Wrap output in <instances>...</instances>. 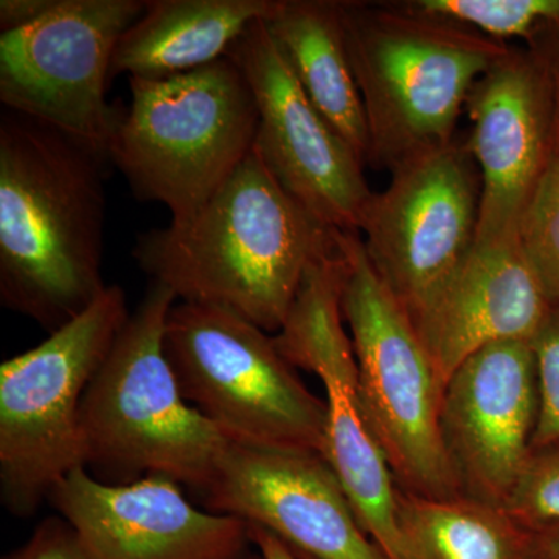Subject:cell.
Here are the masks:
<instances>
[{"mask_svg":"<svg viewBox=\"0 0 559 559\" xmlns=\"http://www.w3.org/2000/svg\"><path fill=\"white\" fill-rule=\"evenodd\" d=\"M146 5L148 0H58L39 21L0 33L3 108L108 157L119 110L106 100L114 53Z\"/></svg>","mask_w":559,"mask_h":559,"instance_id":"cell-10","label":"cell"},{"mask_svg":"<svg viewBox=\"0 0 559 559\" xmlns=\"http://www.w3.org/2000/svg\"><path fill=\"white\" fill-rule=\"evenodd\" d=\"M130 314L123 289L108 285L79 318L0 366V496L14 516H33L84 468L81 403Z\"/></svg>","mask_w":559,"mask_h":559,"instance_id":"cell-7","label":"cell"},{"mask_svg":"<svg viewBox=\"0 0 559 559\" xmlns=\"http://www.w3.org/2000/svg\"><path fill=\"white\" fill-rule=\"evenodd\" d=\"M399 559H558L559 524H533L503 506L437 499L396 487Z\"/></svg>","mask_w":559,"mask_h":559,"instance_id":"cell-19","label":"cell"},{"mask_svg":"<svg viewBox=\"0 0 559 559\" xmlns=\"http://www.w3.org/2000/svg\"><path fill=\"white\" fill-rule=\"evenodd\" d=\"M130 106L117 110L108 157L132 193L194 215L255 148L259 109L230 57L162 80L130 79Z\"/></svg>","mask_w":559,"mask_h":559,"instance_id":"cell-5","label":"cell"},{"mask_svg":"<svg viewBox=\"0 0 559 559\" xmlns=\"http://www.w3.org/2000/svg\"><path fill=\"white\" fill-rule=\"evenodd\" d=\"M559 559V558H558Z\"/></svg>","mask_w":559,"mask_h":559,"instance_id":"cell-30","label":"cell"},{"mask_svg":"<svg viewBox=\"0 0 559 559\" xmlns=\"http://www.w3.org/2000/svg\"><path fill=\"white\" fill-rule=\"evenodd\" d=\"M341 13L377 170L454 142L469 91L510 47L406 2L344 0Z\"/></svg>","mask_w":559,"mask_h":559,"instance_id":"cell-3","label":"cell"},{"mask_svg":"<svg viewBox=\"0 0 559 559\" xmlns=\"http://www.w3.org/2000/svg\"><path fill=\"white\" fill-rule=\"evenodd\" d=\"M264 22L314 108L366 165L369 128L345 43L341 2L280 0Z\"/></svg>","mask_w":559,"mask_h":559,"instance_id":"cell-20","label":"cell"},{"mask_svg":"<svg viewBox=\"0 0 559 559\" xmlns=\"http://www.w3.org/2000/svg\"><path fill=\"white\" fill-rule=\"evenodd\" d=\"M176 296L151 282L80 411L84 468L108 485L164 477L201 495L229 440L183 399L165 356Z\"/></svg>","mask_w":559,"mask_h":559,"instance_id":"cell-4","label":"cell"},{"mask_svg":"<svg viewBox=\"0 0 559 559\" xmlns=\"http://www.w3.org/2000/svg\"><path fill=\"white\" fill-rule=\"evenodd\" d=\"M212 513L271 532L314 559H389L367 535L330 463L314 452L227 443L200 495Z\"/></svg>","mask_w":559,"mask_h":559,"instance_id":"cell-14","label":"cell"},{"mask_svg":"<svg viewBox=\"0 0 559 559\" xmlns=\"http://www.w3.org/2000/svg\"><path fill=\"white\" fill-rule=\"evenodd\" d=\"M348 325L364 414L396 487L425 498L460 496L440 432L444 388L409 312L371 266L358 230H342Z\"/></svg>","mask_w":559,"mask_h":559,"instance_id":"cell-8","label":"cell"},{"mask_svg":"<svg viewBox=\"0 0 559 559\" xmlns=\"http://www.w3.org/2000/svg\"><path fill=\"white\" fill-rule=\"evenodd\" d=\"M411 9L457 22L498 43L524 39L559 21V0H412Z\"/></svg>","mask_w":559,"mask_h":559,"instance_id":"cell-21","label":"cell"},{"mask_svg":"<svg viewBox=\"0 0 559 559\" xmlns=\"http://www.w3.org/2000/svg\"><path fill=\"white\" fill-rule=\"evenodd\" d=\"M390 173L389 186L364 209L358 231L374 272L412 314L473 249L480 175L457 140Z\"/></svg>","mask_w":559,"mask_h":559,"instance_id":"cell-11","label":"cell"},{"mask_svg":"<svg viewBox=\"0 0 559 559\" xmlns=\"http://www.w3.org/2000/svg\"><path fill=\"white\" fill-rule=\"evenodd\" d=\"M249 525V524H248ZM249 536L260 555H248L242 559H299L288 544L283 543L277 536L267 530L249 525Z\"/></svg>","mask_w":559,"mask_h":559,"instance_id":"cell-28","label":"cell"},{"mask_svg":"<svg viewBox=\"0 0 559 559\" xmlns=\"http://www.w3.org/2000/svg\"><path fill=\"white\" fill-rule=\"evenodd\" d=\"M527 47L538 53L549 75L554 105L555 153L559 154V21L540 28Z\"/></svg>","mask_w":559,"mask_h":559,"instance_id":"cell-26","label":"cell"},{"mask_svg":"<svg viewBox=\"0 0 559 559\" xmlns=\"http://www.w3.org/2000/svg\"><path fill=\"white\" fill-rule=\"evenodd\" d=\"M466 142L480 175L476 242L518 238L522 213L555 153L554 105L538 53L510 46L465 103Z\"/></svg>","mask_w":559,"mask_h":559,"instance_id":"cell-15","label":"cell"},{"mask_svg":"<svg viewBox=\"0 0 559 559\" xmlns=\"http://www.w3.org/2000/svg\"><path fill=\"white\" fill-rule=\"evenodd\" d=\"M278 5L280 0H148L117 44L110 79H170L213 64Z\"/></svg>","mask_w":559,"mask_h":559,"instance_id":"cell-18","label":"cell"},{"mask_svg":"<svg viewBox=\"0 0 559 559\" xmlns=\"http://www.w3.org/2000/svg\"><path fill=\"white\" fill-rule=\"evenodd\" d=\"M538 366L539 415L533 450L559 443V305L532 342Z\"/></svg>","mask_w":559,"mask_h":559,"instance_id":"cell-24","label":"cell"},{"mask_svg":"<svg viewBox=\"0 0 559 559\" xmlns=\"http://www.w3.org/2000/svg\"><path fill=\"white\" fill-rule=\"evenodd\" d=\"M50 506L79 533L87 559H242L249 525L198 509L179 484L146 477L108 485L86 468L68 474Z\"/></svg>","mask_w":559,"mask_h":559,"instance_id":"cell-16","label":"cell"},{"mask_svg":"<svg viewBox=\"0 0 559 559\" xmlns=\"http://www.w3.org/2000/svg\"><path fill=\"white\" fill-rule=\"evenodd\" d=\"M164 349L183 399L231 443L323 457L325 400L255 323L179 301L167 318Z\"/></svg>","mask_w":559,"mask_h":559,"instance_id":"cell-6","label":"cell"},{"mask_svg":"<svg viewBox=\"0 0 559 559\" xmlns=\"http://www.w3.org/2000/svg\"><path fill=\"white\" fill-rule=\"evenodd\" d=\"M507 509L533 524H559V443L532 451Z\"/></svg>","mask_w":559,"mask_h":559,"instance_id":"cell-23","label":"cell"},{"mask_svg":"<svg viewBox=\"0 0 559 559\" xmlns=\"http://www.w3.org/2000/svg\"><path fill=\"white\" fill-rule=\"evenodd\" d=\"M340 234L294 200L253 148L191 218L140 235L132 257L176 299L277 334L305 274Z\"/></svg>","mask_w":559,"mask_h":559,"instance_id":"cell-2","label":"cell"},{"mask_svg":"<svg viewBox=\"0 0 559 559\" xmlns=\"http://www.w3.org/2000/svg\"><path fill=\"white\" fill-rule=\"evenodd\" d=\"M3 559H87L79 533L64 518L49 516L33 530L25 540Z\"/></svg>","mask_w":559,"mask_h":559,"instance_id":"cell-25","label":"cell"},{"mask_svg":"<svg viewBox=\"0 0 559 559\" xmlns=\"http://www.w3.org/2000/svg\"><path fill=\"white\" fill-rule=\"evenodd\" d=\"M554 305L518 238L474 241L411 318L444 388L460 364L479 349L535 341Z\"/></svg>","mask_w":559,"mask_h":559,"instance_id":"cell-17","label":"cell"},{"mask_svg":"<svg viewBox=\"0 0 559 559\" xmlns=\"http://www.w3.org/2000/svg\"><path fill=\"white\" fill-rule=\"evenodd\" d=\"M227 57L242 70L255 97V150L271 175L326 226L359 230L373 194L364 162L301 90L266 22H253Z\"/></svg>","mask_w":559,"mask_h":559,"instance_id":"cell-12","label":"cell"},{"mask_svg":"<svg viewBox=\"0 0 559 559\" xmlns=\"http://www.w3.org/2000/svg\"><path fill=\"white\" fill-rule=\"evenodd\" d=\"M294 554H296L297 557H299V559H314V558L307 557V555L297 554V551H294Z\"/></svg>","mask_w":559,"mask_h":559,"instance_id":"cell-29","label":"cell"},{"mask_svg":"<svg viewBox=\"0 0 559 559\" xmlns=\"http://www.w3.org/2000/svg\"><path fill=\"white\" fill-rule=\"evenodd\" d=\"M58 0H2L0 32H13L39 21L57 7Z\"/></svg>","mask_w":559,"mask_h":559,"instance_id":"cell-27","label":"cell"},{"mask_svg":"<svg viewBox=\"0 0 559 559\" xmlns=\"http://www.w3.org/2000/svg\"><path fill=\"white\" fill-rule=\"evenodd\" d=\"M349 271L342 245L320 257L305 274L275 344L296 369L316 374L325 390L323 459L347 492L359 524L389 559H399L396 484L364 414L358 364L345 330L342 294Z\"/></svg>","mask_w":559,"mask_h":559,"instance_id":"cell-9","label":"cell"},{"mask_svg":"<svg viewBox=\"0 0 559 559\" xmlns=\"http://www.w3.org/2000/svg\"><path fill=\"white\" fill-rule=\"evenodd\" d=\"M106 164L97 150L7 110L0 119V304L53 333L108 288Z\"/></svg>","mask_w":559,"mask_h":559,"instance_id":"cell-1","label":"cell"},{"mask_svg":"<svg viewBox=\"0 0 559 559\" xmlns=\"http://www.w3.org/2000/svg\"><path fill=\"white\" fill-rule=\"evenodd\" d=\"M518 240L547 296L559 305V154L522 213Z\"/></svg>","mask_w":559,"mask_h":559,"instance_id":"cell-22","label":"cell"},{"mask_svg":"<svg viewBox=\"0 0 559 559\" xmlns=\"http://www.w3.org/2000/svg\"><path fill=\"white\" fill-rule=\"evenodd\" d=\"M539 415L532 342L503 341L463 360L444 385L440 432L460 496L507 507Z\"/></svg>","mask_w":559,"mask_h":559,"instance_id":"cell-13","label":"cell"}]
</instances>
